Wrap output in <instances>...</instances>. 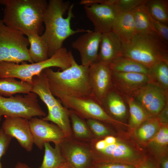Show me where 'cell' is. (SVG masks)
I'll return each mask as SVG.
<instances>
[{
	"label": "cell",
	"instance_id": "6da1fadb",
	"mask_svg": "<svg viewBox=\"0 0 168 168\" xmlns=\"http://www.w3.org/2000/svg\"><path fill=\"white\" fill-rule=\"evenodd\" d=\"M4 6L2 19L7 27L25 36L42 31L48 2L46 0H0Z\"/></svg>",
	"mask_w": 168,
	"mask_h": 168
},
{
	"label": "cell",
	"instance_id": "7a4b0ae2",
	"mask_svg": "<svg viewBox=\"0 0 168 168\" xmlns=\"http://www.w3.org/2000/svg\"><path fill=\"white\" fill-rule=\"evenodd\" d=\"M88 68L74 60L64 70L55 71L50 68L43 70L52 93L63 106L71 98L95 97L88 81Z\"/></svg>",
	"mask_w": 168,
	"mask_h": 168
},
{
	"label": "cell",
	"instance_id": "3957f363",
	"mask_svg": "<svg viewBox=\"0 0 168 168\" xmlns=\"http://www.w3.org/2000/svg\"><path fill=\"white\" fill-rule=\"evenodd\" d=\"M73 4L69 1L49 0L43 19L44 32L41 35L47 43L49 58L63 47L64 41L76 33L86 32L88 30H73L71 21L74 17Z\"/></svg>",
	"mask_w": 168,
	"mask_h": 168
},
{
	"label": "cell",
	"instance_id": "277c9868",
	"mask_svg": "<svg viewBox=\"0 0 168 168\" xmlns=\"http://www.w3.org/2000/svg\"><path fill=\"white\" fill-rule=\"evenodd\" d=\"M120 56L149 69L160 61L168 62V47L157 34H136L128 43L122 44Z\"/></svg>",
	"mask_w": 168,
	"mask_h": 168
},
{
	"label": "cell",
	"instance_id": "5b68a950",
	"mask_svg": "<svg viewBox=\"0 0 168 168\" xmlns=\"http://www.w3.org/2000/svg\"><path fill=\"white\" fill-rule=\"evenodd\" d=\"M72 60L70 52L66 48L62 47L50 57L38 63L19 64L11 62H0V78H17L32 84L33 77L40 74L45 69L57 67L63 71L71 66Z\"/></svg>",
	"mask_w": 168,
	"mask_h": 168
},
{
	"label": "cell",
	"instance_id": "8992f818",
	"mask_svg": "<svg viewBox=\"0 0 168 168\" xmlns=\"http://www.w3.org/2000/svg\"><path fill=\"white\" fill-rule=\"evenodd\" d=\"M29 45L25 35L7 27L0 19V62L33 63L29 53Z\"/></svg>",
	"mask_w": 168,
	"mask_h": 168
},
{
	"label": "cell",
	"instance_id": "52a82bcc",
	"mask_svg": "<svg viewBox=\"0 0 168 168\" xmlns=\"http://www.w3.org/2000/svg\"><path fill=\"white\" fill-rule=\"evenodd\" d=\"M37 95L30 92L23 96L5 97L0 96V121L3 116L29 119L46 115L39 103Z\"/></svg>",
	"mask_w": 168,
	"mask_h": 168
},
{
	"label": "cell",
	"instance_id": "ba28073f",
	"mask_svg": "<svg viewBox=\"0 0 168 168\" xmlns=\"http://www.w3.org/2000/svg\"><path fill=\"white\" fill-rule=\"evenodd\" d=\"M90 153L93 163H118L119 160H128L133 155L132 150L127 145L118 141L115 143L107 144L104 139L94 138L90 143Z\"/></svg>",
	"mask_w": 168,
	"mask_h": 168
},
{
	"label": "cell",
	"instance_id": "9c48e42d",
	"mask_svg": "<svg viewBox=\"0 0 168 168\" xmlns=\"http://www.w3.org/2000/svg\"><path fill=\"white\" fill-rule=\"evenodd\" d=\"M64 106L85 120L93 119L111 124L119 123L107 114L94 97L71 98Z\"/></svg>",
	"mask_w": 168,
	"mask_h": 168
},
{
	"label": "cell",
	"instance_id": "30bf717a",
	"mask_svg": "<svg viewBox=\"0 0 168 168\" xmlns=\"http://www.w3.org/2000/svg\"><path fill=\"white\" fill-rule=\"evenodd\" d=\"M87 16L92 23L94 31L101 34L112 31L118 12L113 0H104L101 3H93L84 6Z\"/></svg>",
	"mask_w": 168,
	"mask_h": 168
},
{
	"label": "cell",
	"instance_id": "8fae6325",
	"mask_svg": "<svg viewBox=\"0 0 168 168\" xmlns=\"http://www.w3.org/2000/svg\"><path fill=\"white\" fill-rule=\"evenodd\" d=\"M67 163L72 168H90L93 164L89 142L66 138L59 145Z\"/></svg>",
	"mask_w": 168,
	"mask_h": 168
},
{
	"label": "cell",
	"instance_id": "7c38bea8",
	"mask_svg": "<svg viewBox=\"0 0 168 168\" xmlns=\"http://www.w3.org/2000/svg\"><path fill=\"white\" fill-rule=\"evenodd\" d=\"M112 72L109 64L97 61L89 67V85L94 97L101 105L107 93L113 88Z\"/></svg>",
	"mask_w": 168,
	"mask_h": 168
},
{
	"label": "cell",
	"instance_id": "4fadbf2b",
	"mask_svg": "<svg viewBox=\"0 0 168 168\" xmlns=\"http://www.w3.org/2000/svg\"><path fill=\"white\" fill-rule=\"evenodd\" d=\"M132 96L148 114L153 115H157L168 102V92L151 83L140 88Z\"/></svg>",
	"mask_w": 168,
	"mask_h": 168
},
{
	"label": "cell",
	"instance_id": "5bb4252c",
	"mask_svg": "<svg viewBox=\"0 0 168 168\" xmlns=\"http://www.w3.org/2000/svg\"><path fill=\"white\" fill-rule=\"evenodd\" d=\"M34 144L42 150L46 143L59 145L66 138L62 130L55 124L36 117L29 120Z\"/></svg>",
	"mask_w": 168,
	"mask_h": 168
},
{
	"label": "cell",
	"instance_id": "9a60e30c",
	"mask_svg": "<svg viewBox=\"0 0 168 168\" xmlns=\"http://www.w3.org/2000/svg\"><path fill=\"white\" fill-rule=\"evenodd\" d=\"M101 34L88 30L72 43V47L79 53L81 65L89 67L97 61Z\"/></svg>",
	"mask_w": 168,
	"mask_h": 168
},
{
	"label": "cell",
	"instance_id": "2e32d148",
	"mask_svg": "<svg viewBox=\"0 0 168 168\" xmlns=\"http://www.w3.org/2000/svg\"><path fill=\"white\" fill-rule=\"evenodd\" d=\"M1 128L7 135L15 138L26 151L31 152L34 144L29 119L20 117H5Z\"/></svg>",
	"mask_w": 168,
	"mask_h": 168
},
{
	"label": "cell",
	"instance_id": "e0dca14e",
	"mask_svg": "<svg viewBox=\"0 0 168 168\" xmlns=\"http://www.w3.org/2000/svg\"><path fill=\"white\" fill-rule=\"evenodd\" d=\"M112 71L113 88L124 98L132 96L136 91L150 82L148 76L145 74Z\"/></svg>",
	"mask_w": 168,
	"mask_h": 168
},
{
	"label": "cell",
	"instance_id": "ac0fdd59",
	"mask_svg": "<svg viewBox=\"0 0 168 168\" xmlns=\"http://www.w3.org/2000/svg\"><path fill=\"white\" fill-rule=\"evenodd\" d=\"M122 43L112 31L101 34L97 61L109 64L120 56Z\"/></svg>",
	"mask_w": 168,
	"mask_h": 168
},
{
	"label": "cell",
	"instance_id": "d6986e66",
	"mask_svg": "<svg viewBox=\"0 0 168 168\" xmlns=\"http://www.w3.org/2000/svg\"><path fill=\"white\" fill-rule=\"evenodd\" d=\"M112 31L122 44L128 43L136 34L132 12L118 13L114 22Z\"/></svg>",
	"mask_w": 168,
	"mask_h": 168
},
{
	"label": "cell",
	"instance_id": "ffe728a7",
	"mask_svg": "<svg viewBox=\"0 0 168 168\" xmlns=\"http://www.w3.org/2000/svg\"><path fill=\"white\" fill-rule=\"evenodd\" d=\"M125 102V99L113 88L107 93L101 105L107 114L114 119L125 116L127 112Z\"/></svg>",
	"mask_w": 168,
	"mask_h": 168
},
{
	"label": "cell",
	"instance_id": "44dd1931",
	"mask_svg": "<svg viewBox=\"0 0 168 168\" xmlns=\"http://www.w3.org/2000/svg\"><path fill=\"white\" fill-rule=\"evenodd\" d=\"M48 110V114L42 118L56 124L64 133L66 138H73L69 110L64 107L61 103Z\"/></svg>",
	"mask_w": 168,
	"mask_h": 168
},
{
	"label": "cell",
	"instance_id": "7402d4cb",
	"mask_svg": "<svg viewBox=\"0 0 168 168\" xmlns=\"http://www.w3.org/2000/svg\"><path fill=\"white\" fill-rule=\"evenodd\" d=\"M145 4L139 6L132 11L133 15L136 34L141 35L158 34L151 22Z\"/></svg>",
	"mask_w": 168,
	"mask_h": 168
},
{
	"label": "cell",
	"instance_id": "603a6c76",
	"mask_svg": "<svg viewBox=\"0 0 168 168\" xmlns=\"http://www.w3.org/2000/svg\"><path fill=\"white\" fill-rule=\"evenodd\" d=\"M32 84L15 78H0V96L9 97L18 93L28 94L31 92Z\"/></svg>",
	"mask_w": 168,
	"mask_h": 168
},
{
	"label": "cell",
	"instance_id": "cb8c5ba5",
	"mask_svg": "<svg viewBox=\"0 0 168 168\" xmlns=\"http://www.w3.org/2000/svg\"><path fill=\"white\" fill-rule=\"evenodd\" d=\"M26 36L30 46L29 53L33 63H38L47 59L49 58L48 46L41 35L34 34Z\"/></svg>",
	"mask_w": 168,
	"mask_h": 168
},
{
	"label": "cell",
	"instance_id": "d4e9b609",
	"mask_svg": "<svg viewBox=\"0 0 168 168\" xmlns=\"http://www.w3.org/2000/svg\"><path fill=\"white\" fill-rule=\"evenodd\" d=\"M69 116L73 138L79 141L90 142L94 138L86 120L70 110Z\"/></svg>",
	"mask_w": 168,
	"mask_h": 168
},
{
	"label": "cell",
	"instance_id": "484cf974",
	"mask_svg": "<svg viewBox=\"0 0 168 168\" xmlns=\"http://www.w3.org/2000/svg\"><path fill=\"white\" fill-rule=\"evenodd\" d=\"M112 71L121 72H136L149 74V69L131 59L119 56L109 64Z\"/></svg>",
	"mask_w": 168,
	"mask_h": 168
},
{
	"label": "cell",
	"instance_id": "4316f807",
	"mask_svg": "<svg viewBox=\"0 0 168 168\" xmlns=\"http://www.w3.org/2000/svg\"><path fill=\"white\" fill-rule=\"evenodd\" d=\"M44 153L42 163L39 168H59L66 162L59 145L52 147L49 143L44 144Z\"/></svg>",
	"mask_w": 168,
	"mask_h": 168
},
{
	"label": "cell",
	"instance_id": "83f0119b",
	"mask_svg": "<svg viewBox=\"0 0 168 168\" xmlns=\"http://www.w3.org/2000/svg\"><path fill=\"white\" fill-rule=\"evenodd\" d=\"M149 83L168 92V62L160 61L149 68Z\"/></svg>",
	"mask_w": 168,
	"mask_h": 168
},
{
	"label": "cell",
	"instance_id": "f1b7e54d",
	"mask_svg": "<svg viewBox=\"0 0 168 168\" xmlns=\"http://www.w3.org/2000/svg\"><path fill=\"white\" fill-rule=\"evenodd\" d=\"M145 5L152 17L166 25L168 24V1L147 0Z\"/></svg>",
	"mask_w": 168,
	"mask_h": 168
},
{
	"label": "cell",
	"instance_id": "f546056e",
	"mask_svg": "<svg viewBox=\"0 0 168 168\" xmlns=\"http://www.w3.org/2000/svg\"><path fill=\"white\" fill-rule=\"evenodd\" d=\"M124 98L129 108L131 125L134 127L138 126L147 119L148 114L132 96Z\"/></svg>",
	"mask_w": 168,
	"mask_h": 168
},
{
	"label": "cell",
	"instance_id": "4dcf8cb0",
	"mask_svg": "<svg viewBox=\"0 0 168 168\" xmlns=\"http://www.w3.org/2000/svg\"><path fill=\"white\" fill-rule=\"evenodd\" d=\"M138 129V135L142 140H146L152 138L158 128L160 121L157 118L150 119Z\"/></svg>",
	"mask_w": 168,
	"mask_h": 168
},
{
	"label": "cell",
	"instance_id": "1f68e13d",
	"mask_svg": "<svg viewBox=\"0 0 168 168\" xmlns=\"http://www.w3.org/2000/svg\"><path fill=\"white\" fill-rule=\"evenodd\" d=\"M147 0H113L119 13L132 11L139 6L145 4Z\"/></svg>",
	"mask_w": 168,
	"mask_h": 168
},
{
	"label": "cell",
	"instance_id": "d6a6232c",
	"mask_svg": "<svg viewBox=\"0 0 168 168\" xmlns=\"http://www.w3.org/2000/svg\"><path fill=\"white\" fill-rule=\"evenodd\" d=\"M86 120L94 138H99L110 135V132L102 122L93 119Z\"/></svg>",
	"mask_w": 168,
	"mask_h": 168
},
{
	"label": "cell",
	"instance_id": "836d02e7",
	"mask_svg": "<svg viewBox=\"0 0 168 168\" xmlns=\"http://www.w3.org/2000/svg\"><path fill=\"white\" fill-rule=\"evenodd\" d=\"M12 138L6 134L1 128L0 129V168H2L0 159L7 149Z\"/></svg>",
	"mask_w": 168,
	"mask_h": 168
},
{
	"label": "cell",
	"instance_id": "e575fe53",
	"mask_svg": "<svg viewBox=\"0 0 168 168\" xmlns=\"http://www.w3.org/2000/svg\"><path fill=\"white\" fill-rule=\"evenodd\" d=\"M154 141L157 144L164 146L168 143V129L166 127L161 128L155 135Z\"/></svg>",
	"mask_w": 168,
	"mask_h": 168
},
{
	"label": "cell",
	"instance_id": "d590c367",
	"mask_svg": "<svg viewBox=\"0 0 168 168\" xmlns=\"http://www.w3.org/2000/svg\"><path fill=\"white\" fill-rule=\"evenodd\" d=\"M90 168H136L128 164L116 163H93Z\"/></svg>",
	"mask_w": 168,
	"mask_h": 168
},
{
	"label": "cell",
	"instance_id": "8d00e7d4",
	"mask_svg": "<svg viewBox=\"0 0 168 168\" xmlns=\"http://www.w3.org/2000/svg\"><path fill=\"white\" fill-rule=\"evenodd\" d=\"M168 102L166 104L163 108L158 115L157 118L159 121L166 122L168 120Z\"/></svg>",
	"mask_w": 168,
	"mask_h": 168
},
{
	"label": "cell",
	"instance_id": "74e56055",
	"mask_svg": "<svg viewBox=\"0 0 168 168\" xmlns=\"http://www.w3.org/2000/svg\"><path fill=\"white\" fill-rule=\"evenodd\" d=\"M140 164L138 168H157L152 163L147 161L142 163Z\"/></svg>",
	"mask_w": 168,
	"mask_h": 168
},
{
	"label": "cell",
	"instance_id": "f35d334b",
	"mask_svg": "<svg viewBox=\"0 0 168 168\" xmlns=\"http://www.w3.org/2000/svg\"><path fill=\"white\" fill-rule=\"evenodd\" d=\"M162 168H168V160L166 159L163 160L161 162Z\"/></svg>",
	"mask_w": 168,
	"mask_h": 168
},
{
	"label": "cell",
	"instance_id": "ab89813d",
	"mask_svg": "<svg viewBox=\"0 0 168 168\" xmlns=\"http://www.w3.org/2000/svg\"><path fill=\"white\" fill-rule=\"evenodd\" d=\"M15 168H24V165L23 163L18 162L16 164Z\"/></svg>",
	"mask_w": 168,
	"mask_h": 168
},
{
	"label": "cell",
	"instance_id": "60d3db41",
	"mask_svg": "<svg viewBox=\"0 0 168 168\" xmlns=\"http://www.w3.org/2000/svg\"><path fill=\"white\" fill-rule=\"evenodd\" d=\"M59 168H72L66 162Z\"/></svg>",
	"mask_w": 168,
	"mask_h": 168
},
{
	"label": "cell",
	"instance_id": "b9f144b4",
	"mask_svg": "<svg viewBox=\"0 0 168 168\" xmlns=\"http://www.w3.org/2000/svg\"><path fill=\"white\" fill-rule=\"evenodd\" d=\"M27 168H31L30 167H29V166H28V167H27Z\"/></svg>",
	"mask_w": 168,
	"mask_h": 168
},
{
	"label": "cell",
	"instance_id": "7bdbcfd3",
	"mask_svg": "<svg viewBox=\"0 0 168 168\" xmlns=\"http://www.w3.org/2000/svg\"><path fill=\"white\" fill-rule=\"evenodd\" d=\"M0 128H1V127H0Z\"/></svg>",
	"mask_w": 168,
	"mask_h": 168
}]
</instances>
